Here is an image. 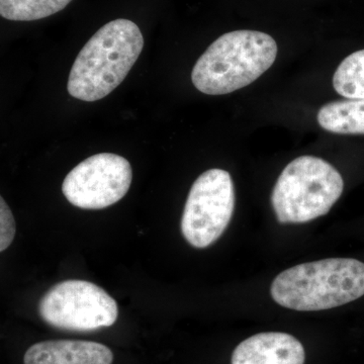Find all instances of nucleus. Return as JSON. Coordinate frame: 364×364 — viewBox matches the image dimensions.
<instances>
[{
	"label": "nucleus",
	"instance_id": "nucleus-1",
	"mask_svg": "<svg viewBox=\"0 0 364 364\" xmlns=\"http://www.w3.org/2000/svg\"><path fill=\"white\" fill-rule=\"evenodd\" d=\"M143 47L142 33L133 21L105 23L79 52L69 75V95L83 102L107 97L123 82Z\"/></svg>",
	"mask_w": 364,
	"mask_h": 364
},
{
	"label": "nucleus",
	"instance_id": "nucleus-10",
	"mask_svg": "<svg viewBox=\"0 0 364 364\" xmlns=\"http://www.w3.org/2000/svg\"><path fill=\"white\" fill-rule=\"evenodd\" d=\"M318 123L324 130L342 135H364V100L333 102L321 107Z\"/></svg>",
	"mask_w": 364,
	"mask_h": 364
},
{
	"label": "nucleus",
	"instance_id": "nucleus-2",
	"mask_svg": "<svg viewBox=\"0 0 364 364\" xmlns=\"http://www.w3.org/2000/svg\"><path fill=\"white\" fill-rule=\"evenodd\" d=\"M270 294L279 306L303 312L346 305L364 296V263L352 258L303 263L279 273Z\"/></svg>",
	"mask_w": 364,
	"mask_h": 364
},
{
	"label": "nucleus",
	"instance_id": "nucleus-3",
	"mask_svg": "<svg viewBox=\"0 0 364 364\" xmlns=\"http://www.w3.org/2000/svg\"><path fill=\"white\" fill-rule=\"evenodd\" d=\"M277 44L258 31H234L221 36L196 62L191 80L196 90L222 95L241 90L274 63Z\"/></svg>",
	"mask_w": 364,
	"mask_h": 364
},
{
	"label": "nucleus",
	"instance_id": "nucleus-4",
	"mask_svg": "<svg viewBox=\"0 0 364 364\" xmlns=\"http://www.w3.org/2000/svg\"><path fill=\"white\" fill-rule=\"evenodd\" d=\"M338 170L314 156L289 163L272 191V203L282 224H303L327 215L343 193Z\"/></svg>",
	"mask_w": 364,
	"mask_h": 364
},
{
	"label": "nucleus",
	"instance_id": "nucleus-7",
	"mask_svg": "<svg viewBox=\"0 0 364 364\" xmlns=\"http://www.w3.org/2000/svg\"><path fill=\"white\" fill-rule=\"evenodd\" d=\"M133 171L126 158L112 153L93 155L67 174L62 191L85 210H102L119 202L130 189Z\"/></svg>",
	"mask_w": 364,
	"mask_h": 364
},
{
	"label": "nucleus",
	"instance_id": "nucleus-11",
	"mask_svg": "<svg viewBox=\"0 0 364 364\" xmlns=\"http://www.w3.org/2000/svg\"><path fill=\"white\" fill-rule=\"evenodd\" d=\"M72 0H0V16L14 21L42 20L63 11Z\"/></svg>",
	"mask_w": 364,
	"mask_h": 364
},
{
	"label": "nucleus",
	"instance_id": "nucleus-5",
	"mask_svg": "<svg viewBox=\"0 0 364 364\" xmlns=\"http://www.w3.org/2000/svg\"><path fill=\"white\" fill-rule=\"evenodd\" d=\"M44 322L66 331L88 332L111 327L119 316L117 301L104 289L85 280L58 282L41 299Z\"/></svg>",
	"mask_w": 364,
	"mask_h": 364
},
{
	"label": "nucleus",
	"instance_id": "nucleus-12",
	"mask_svg": "<svg viewBox=\"0 0 364 364\" xmlns=\"http://www.w3.org/2000/svg\"><path fill=\"white\" fill-rule=\"evenodd\" d=\"M333 86L347 100H364V50L341 62L333 77Z\"/></svg>",
	"mask_w": 364,
	"mask_h": 364
},
{
	"label": "nucleus",
	"instance_id": "nucleus-6",
	"mask_svg": "<svg viewBox=\"0 0 364 364\" xmlns=\"http://www.w3.org/2000/svg\"><path fill=\"white\" fill-rule=\"evenodd\" d=\"M235 208L233 181L229 172L210 169L189 191L181 218L184 239L195 248L214 244L231 222Z\"/></svg>",
	"mask_w": 364,
	"mask_h": 364
},
{
	"label": "nucleus",
	"instance_id": "nucleus-13",
	"mask_svg": "<svg viewBox=\"0 0 364 364\" xmlns=\"http://www.w3.org/2000/svg\"><path fill=\"white\" fill-rule=\"evenodd\" d=\"M16 235V222L11 208L0 198V251L4 252L11 246Z\"/></svg>",
	"mask_w": 364,
	"mask_h": 364
},
{
	"label": "nucleus",
	"instance_id": "nucleus-8",
	"mask_svg": "<svg viewBox=\"0 0 364 364\" xmlns=\"http://www.w3.org/2000/svg\"><path fill=\"white\" fill-rule=\"evenodd\" d=\"M303 344L287 333L267 332L242 341L231 364H305Z\"/></svg>",
	"mask_w": 364,
	"mask_h": 364
},
{
	"label": "nucleus",
	"instance_id": "nucleus-9",
	"mask_svg": "<svg viewBox=\"0 0 364 364\" xmlns=\"http://www.w3.org/2000/svg\"><path fill=\"white\" fill-rule=\"evenodd\" d=\"M114 353L104 344L82 340H48L32 345L25 364H112Z\"/></svg>",
	"mask_w": 364,
	"mask_h": 364
}]
</instances>
